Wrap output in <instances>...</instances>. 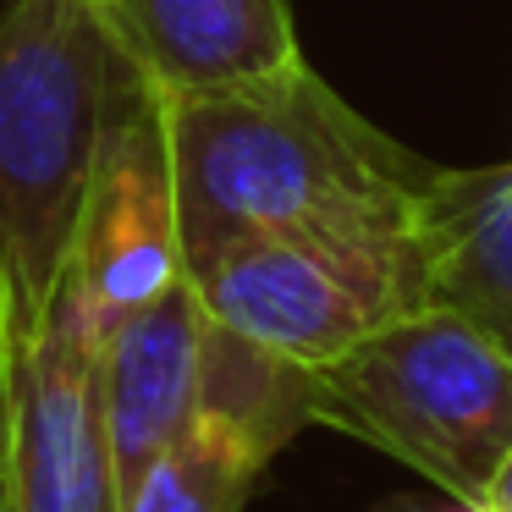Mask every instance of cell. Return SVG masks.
Wrapping results in <instances>:
<instances>
[{"mask_svg":"<svg viewBox=\"0 0 512 512\" xmlns=\"http://www.w3.org/2000/svg\"><path fill=\"white\" fill-rule=\"evenodd\" d=\"M204 325L210 320H204L199 287L193 276H182L100 342L105 441H111L122 501L199 413Z\"/></svg>","mask_w":512,"mask_h":512,"instance_id":"cell-7","label":"cell"},{"mask_svg":"<svg viewBox=\"0 0 512 512\" xmlns=\"http://www.w3.org/2000/svg\"><path fill=\"white\" fill-rule=\"evenodd\" d=\"M309 419L408 463L479 512L512 457V358L435 303L309 369Z\"/></svg>","mask_w":512,"mask_h":512,"instance_id":"cell-3","label":"cell"},{"mask_svg":"<svg viewBox=\"0 0 512 512\" xmlns=\"http://www.w3.org/2000/svg\"><path fill=\"white\" fill-rule=\"evenodd\" d=\"M94 6H105V0H94Z\"/></svg>","mask_w":512,"mask_h":512,"instance_id":"cell-15","label":"cell"},{"mask_svg":"<svg viewBox=\"0 0 512 512\" xmlns=\"http://www.w3.org/2000/svg\"><path fill=\"white\" fill-rule=\"evenodd\" d=\"M270 452L221 413H193V424L155 457L122 512H243L265 479Z\"/></svg>","mask_w":512,"mask_h":512,"instance_id":"cell-10","label":"cell"},{"mask_svg":"<svg viewBox=\"0 0 512 512\" xmlns=\"http://www.w3.org/2000/svg\"><path fill=\"white\" fill-rule=\"evenodd\" d=\"M133 78L94 0H12L0 12V237L17 325L50 320Z\"/></svg>","mask_w":512,"mask_h":512,"instance_id":"cell-2","label":"cell"},{"mask_svg":"<svg viewBox=\"0 0 512 512\" xmlns=\"http://www.w3.org/2000/svg\"><path fill=\"white\" fill-rule=\"evenodd\" d=\"M166 127L188 270L248 237H408L441 177L309 61L166 100Z\"/></svg>","mask_w":512,"mask_h":512,"instance_id":"cell-1","label":"cell"},{"mask_svg":"<svg viewBox=\"0 0 512 512\" xmlns=\"http://www.w3.org/2000/svg\"><path fill=\"white\" fill-rule=\"evenodd\" d=\"M430 298L512 358V166L446 171L424 204Z\"/></svg>","mask_w":512,"mask_h":512,"instance_id":"cell-9","label":"cell"},{"mask_svg":"<svg viewBox=\"0 0 512 512\" xmlns=\"http://www.w3.org/2000/svg\"><path fill=\"white\" fill-rule=\"evenodd\" d=\"M182 276H188V259H182L166 94L133 78L105 138V155L94 166L61 292L89 314L105 342L127 314L155 303Z\"/></svg>","mask_w":512,"mask_h":512,"instance_id":"cell-6","label":"cell"},{"mask_svg":"<svg viewBox=\"0 0 512 512\" xmlns=\"http://www.w3.org/2000/svg\"><path fill=\"white\" fill-rule=\"evenodd\" d=\"M479 512H512V457L501 463V474L490 479V490H485V507Z\"/></svg>","mask_w":512,"mask_h":512,"instance_id":"cell-13","label":"cell"},{"mask_svg":"<svg viewBox=\"0 0 512 512\" xmlns=\"http://www.w3.org/2000/svg\"><path fill=\"white\" fill-rule=\"evenodd\" d=\"M188 276L215 325L303 369H325L375 331L435 309L419 232L248 237Z\"/></svg>","mask_w":512,"mask_h":512,"instance_id":"cell-4","label":"cell"},{"mask_svg":"<svg viewBox=\"0 0 512 512\" xmlns=\"http://www.w3.org/2000/svg\"><path fill=\"white\" fill-rule=\"evenodd\" d=\"M0 512H122L100 331L67 292H56L45 325H12L0 369Z\"/></svg>","mask_w":512,"mask_h":512,"instance_id":"cell-5","label":"cell"},{"mask_svg":"<svg viewBox=\"0 0 512 512\" xmlns=\"http://www.w3.org/2000/svg\"><path fill=\"white\" fill-rule=\"evenodd\" d=\"M100 17L166 100L237 89L303 61L287 0H105Z\"/></svg>","mask_w":512,"mask_h":512,"instance_id":"cell-8","label":"cell"},{"mask_svg":"<svg viewBox=\"0 0 512 512\" xmlns=\"http://www.w3.org/2000/svg\"><path fill=\"white\" fill-rule=\"evenodd\" d=\"M452 512H474V507H457V501H452Z\"/></svg>","mask_w":512,"mask_h":512,"instance_id":"cell-14","label":"cell"},{"mask_svg":"<svg viewBox=\"0 0 512 512\" xmlns=\"http://www.w3.org/2000/svg\"><path fill=\"white\" fill-rule=\"evenodd\" d=\"M210 320V314H204ZM199 408L232 419L248 430L270 457L292 441L309 419V369L265 353V347L232 336L226 325H204V380H199Z\"/></svg>","mask_w":512,"mask_h":512,"instance_id":"cell-11","label":"cell"},{"mask_svg":"<svg viewBox=\"0 0 512 512\" xmlns=\"http://www.w3.org/2000/svg\"><path fill=\"white\" fill-rule=\"evenodd\" d=\"M12 259H6V237H0V369H6V347H12Z\"/></svg>","mask_w":512,"mask_h":512,"instance_id":"cell-12","label":"cell"}]
</instances>
